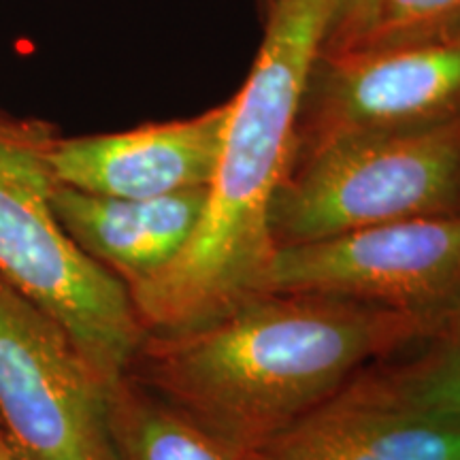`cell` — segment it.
Returning <instances> with one entry per match:
<instances>
[{
    "instance_id": "5b68a950",
    "label": "cell",
    "mask_w": 460,
    "mask_h": 460,
    "mask_svg": "<svg viewBox=\"0 0 460 460\" xmlns=\"http://www.w3.org/2000/svg\"><path fill=\"white\" fill-rule=\"evenodd\" d=\"M111 386L0 273V427L15 460H115Z\"/></svg>"
},
{
    "instance_id": "7a4b0ae2",
    "label": "cell",
    "mask_w": 460,
    "mask_h": 460,
    "mask_svg": "<svg viewBox=\"0 0 460 460\" xmlns=\"http://www.w3.org/2000/svg\"><path fill=\"white\" fill-rule=\"evenodd\" d=\"M332 0H271L267 31L224 132L197 228L163 271L128 286L146 332L216 320L261 295L275 243L269 209L290 169L305 84L331 26Z\"/></svg>"
},
{
    "instance_id": "52a82bcc",
    "label": "cell",
    "mask_w": 460,
    "mask_h": 460,
    "mask_svg": "<svg viewBox=\"0 0 460 460\" xmlns=\"http://www.w3.org/2000/svg\"><path fill=\"white\" fill-rule=\"evenodd\" d=\"M458 118L460 32L396 48H320L298 109L292 160L341 137Z\"/></svg>"
},
{
    "instance_id": "7c38bea8",
    "label": "cell",
    "mask_w": 460,
    "mask_h": 460,
    "mask_svg": "<svg viewBox=\"0 0 460 460\" xmlns=\"http://www.w3.org/2000/svg\"><path fill=\"white\" fill-rule=\"evenodd\" d=\"M430 339L433 345L416 360L360 377L349 382L348 388L371 399L460 422V314Z\"/></svg>"
},
{
    "instance_id": "3957f363",
    "label": "cell",
    "mask_w": 460,
    "mask_h": 460,
    "mask_svg": "<svg viewBox=\"0 0 460 460\" xmlns=\"http://www.w3.org/2000/svg\"><path fill=\"white\" fill-rule=\"evenodd\" d=\"M56 137L49 124L0 113V273L115 384L130 371L147 332L124 281L79 250L51 209Z\"/></svg>"
},
{
    "instance_id": "277c9868",
    "label": "cell",
    "mask_w": 460,
    "mask_h": 460,
    "mask_svg": "<svg viewBox=\"0 0 460 460\" xmlns=\"http://www.w3.org/2000/svg\"><path fill=\"white\" fill-rule=\"evenodd\" d=\"M456 211L460 118L341 137L295 158L273 194L269 230L279 247Z\"/></svg>"
},
{
    "instance_id": "9c48e42d",
    "label": "cell",
    "mask_w": 460,
    "mask_h": 460,
    "mask_svg": "<svg viewBox=\"0 0 460 460\" xmlns=\"http://www.w3.org/2000/svg\"><path fill=\"white\" fill-rule=\"evenodd\" d=\"M261 452L269 460H460V422L345 386Z\"/></svg>"
},
{
    "instance_id": "2e32d148",
    "label": "cell",
    "mask_w": 460,
    "mask_h": 460,
    "mask_svg": "<svg viewBox=\"0 0 460 460\" xmlns=\"http://www.w3.org/2000/svg\"><path fill=\"white\" fill-rule=\"evenodd\" d=\"M262 4H264V9H269V4H271V0H262Z\"/></svg>"
},
{
    "instance_id": "6da1fadb",
    "label": "cell",
    "mask_w": 460,
    "mask_h": 460,
    "mask_svg": "<svg viewBox=\"0 0 460 460\" xmlns=\"http://www.w3.org/2000/svg\"><path fill=\"white\" fill-rule=\"evenodd\" d=\"M444 329L384 305L264 292L192 329L147 332L130 376L203 429L262 450L367 362Z\"/></svg>"
},
{
    "instance_id": "e0dca14e",
    "label": "cell",
    "mask_w": 460,
    "mask_h": 460,
    "mask_svg": "<svg viewBox=\"0 0 460 460\" xmlns=\"http://www.w3.org/2000/svg\"><path fill=\"white\" fill-rule=\"evenodd\" d=\"M458 314H460V312H458Z\"/></svg>"
},
{
    "instance_id": "8fae6325",
    "label": "cell",
    "mask_w": 460,
    "mask_h": 460,
    "mask_svg": "<svg viewBox=\"0 0 460 460\" xmlns=\"http://www.w3.org/2000/svg\"><path fill=\"white\" fill-rule=\"evenodd\" d=\"M109 424L115 460H269L203 429L130 373L111 386Z\"/></svg>"
},
{
    "instance_id": "30bf717a",
    "label": "cell",
    "mask_w": 460,
    "mask_h": 460,
    "mask_svg": "<svg viewBox=\"0 0 460 460\" xmlns=\"http://www.w3.org/2000/svg\"><path fill=\"white\" fill-rule=\"evenodd\" d=\"M207 188L156 199H118L56 181L51 209L92 261L128 286L163 271L197 228Z\"/></svg>"
},
{
    "instance_id": "4fadbf2b",
    "label": "cell",
    "mask_w": 460,
    "mask_h": 460,
    "mask_svg": "<svg viewBox=\"0 0 460 460\" xmlns=\"http://www.w3.org/2000/svg\"><path fill=\"white\" fill-rule=\"evenodd\" d=\"M458 32L460 0H377L358 37L337 49L396 48Z\"/></svg>"
},
{
    "instance_id": "ba28073f",
    "label": "cell",
    "mask_w": 460,
    "mask_h": 460,
    "mask_svg": "<svg viewBox=\"0 0 460 460\" xmlns=\"http://www.w3.org/2000/svg\"><path fill=\"white\" fill-rule=\"evenodd\" d=\"M233 99L188 119L62 139L49 152L62 186L118 199H156L207 188L220 160Z\"/></svg>"
},
{
    "instance_id": "9a60e30c",
    "label": "cell",
    "mask_w": 460,
    "mask_h": 460,
    "mask_svg": "<svg viewBox=\"0 0 460 460\" xmlns=\"http://www.w3.org/2000/svg\"><path fill=\"white\" fill-rule=\"evenodd\" d=\"M0 460H15L13 454H11V450H9L7 439H4L3 427H0Z\"/></svg>"
},
{
    "instance_id": "5bb4252c",
    "label": "cell",
    "mask_w": 460,
    "mask_h": 460,
    "mask_svg": "<svg viewBox=\"0 0 460 460\" xmlns=\"http://www.w3.org/2000/svg\"><path fill=\"white\" fill-rule=\"evenodd\" d=\"M377 0H332L331 26L322 48L337 49L354 41L367 26Z\"/></svg>"
},
{
    "instance_id": "8992f818",
    "label": "cell",
    "mask_w": 460,
    "mask_h": 460,
    "mask_svg": "<svg viewBox=\"0 0 460 460\" xmlns=\"http://www.w3.org/2000/svg\"><path fill=\"white\" fill-rule=\"evenodd\" d=\"M264 292L352 298L447 326L460 312V211L275 247Z\"/></svg>"
}]
</instances>
